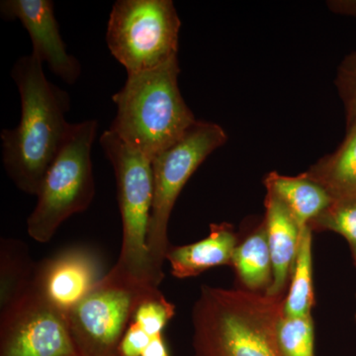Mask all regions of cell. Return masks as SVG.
Returning <instances> with one entry per match:
<instances>
[{
	"mask_svg": "<svg viewBox=\"0 0 356 356\" xmlns=\"http://www.w3.org/2000/svg\"><path fill=\"white\" fill-rule=\"evenodd\" d=\"M96 120L72 124L64 144L40 185L37 204L27 219L33 240L48 243L60 225L83 213L95 194L91 149L97 133Z\"/></svg>",
	"mask_w": 356,
	"mask_h": 356,
	"instance_id": "5",
	"label": "cell"
},
{
	"mask_svg": "<svg viewBox=\"0 0 356 356\" xmlns=\"http://www.w3.org/2000/svg\"><path fill=\"white\" fill-rule=\"evenodd\" d=\"M100 144L113 168L123 229L120 255L106 276L138 287H158L147 250L154 200L152 161L110 130L102 134Z\"/></svg>",
	"mask_w": 356,
	"mask_h": 356,
	"instance_id": "4",
	"label": "cell"
},
{
	"mask_svg": "<svg viewBox=\"0 0 356 356\" xmlns=\"http://www.w3.org/2000/svg\"><path fill=\"white\" fill-rule=\"evenodd\" d=\"M355 266H356V262H355ZM355 320H356V312H355Z\"/></svg>",
	"mask_w": 356,
	"mask_h": 356,
	"instance_id": "24",
	"label": "cell"
},
{
	"mask_svg": "<svg viewBox=\"0 0 356 356\" xmlns=\"http://www.w3.org/2000/svg\"><path fill=\"white\" fill-rule=\"evenodd\" d=\"M309 227L312 231H332L343 236L356 262V200L334 201Z\"/></svg>",
	"mask_w": 356,
	"mask_h": 356,
	"instance_id": "20",
	"label": "cell"
},
{
	"mask_svg": "<svg viewBox=\"0 0 356 356\" xmlns=\"http://www.w3.org/2000/svg\"><path fill=\"white\" fill-rule=\"evenodd\" d=\"M181 22L172 0H118L106 43L128 74L156 69L177 57Z\"/></svg>",
	"mask_w": 356,
	"mask_h": 356,
	"instance_id": "7",
	"label": "cell"
},
{
	"mask_svg": "<svg viewBox=\"0 0 356 356\" xmlns=\"http://www.w3.org/2000/svg\"><path fill=\"white\" fill-rule=\"evenodd\" d=\"M11 76L20 95L21 116L17 127L0 133L2 163L21 191L37 195L72 126L65 120L70 96L48 81L43 64L32 54L16 60Z\"/></svg>",
	"mask_w": 356,
	"mask_h": 356,
	"instance_id": "1",
	"label": "cell"
},
{
	"mask_svg": "<svg viewBox=\"0 0 356 356\" xmlns=\"http://www.w3.org/2000/svg\"><path fill=\"white\" fill-rule=\"evenodd\" d=\"M37 264L32 261L24 243L2 238L0 248V310L29 291Z\"/></svg>",
	"mask_w": 356,
	"mask_h": 356,
	"instance_id": "16",
	"label": "cell"
},
{
	"mask_svg": "<svg viewBox=\"0 0 356 356\" xmlns=\"http://www.w3.org/2000/svg\"><path fill=\"white\" fill-rule=\"evenodd\" d=\"M322 185L332 200H356V118L337 151L324 156L304 172Z\"/></svg>",
	"mask_w": 356,
	"mask_h": 356,
	"instance_id": "15",
	"label": "cell"
},
{
	"mask_svg": "<svg viewBox=\"0 0 356 356\" xmlns=\"http://www.w3.org/2000/svg\"><path fill=\"white\" fill-rule=\"evenodd\" d=\"M277 343L282 356H315V330L312 315H283L277 325Z\"/></svg>",
	"mask_w": 356,
	"mask_h": 356,
	"instance_id": "19",
	"label": "cell"
},
{
	"mask_svg": "<svg viewBox=\"0 0 356 356\" xmlns=\"http://www.w3.org/2000/svg\"><path fill=\"white\" fill-rule=\"evenodd\" d=\"M238 238L227 222L212 224L209 235L203 240L182 247H170L165 259L177 278H188L222 266H232Z\"/></svg>",
	"mask_w": 356,
	"mask_h": 356,
	"instance_id": "13",
	"label": "cell"
},
{
	"mask_svg": "<svg viewBox=\"0 0 356 356\" xmlns=\"http://www.w3.org/2000/svg\"><path fill=\"white\" fill-rule=\"evenodd\" d=\"M266 224L267 241L273 261V283L266 290L268 296H281L286 288L296 261L302 229L290 211L271 192L266 191Z\"/></svg>",
	"mask_w": 356,
	"mask_h": 356,
	"instance_id": "12",
	"label": "cell"
},
{
	"mask_svg": "<svg viewBox=\"0 0 356 356\" xmlns=\"http://www.w3.org/2000/svg\"><path fill=\"white\" fill-rule=\"evenodd\" d=\"M337 86L346 109V122L350 124L356 118V51L341 63Z\"/></svg>",
	"mask_w": 356,
	"mask_h": 356,
	"instance_id": "21",
	"label": "cell"
},
{
	"mask_svg": "<svg viewBox=\"0 0 356 356\" xmlns=\"http://www.w3.org/2000/svg\"><path fill=\"white\" fill-rule=\"evenodd\" d=\"M313 231L310 227L302 229L298 252L293 267L291 285L284 299L283 315L303 317L311 315L315 303L313 288V261H312Z\"/></svg>",
	"mask_w": 356,
	"mask_h": 356,
	"instance_id": "18",
	"label": "cell"
},
{
	"mask_svg": "<svg viewBox=\"0 0 356 356\" xmlns=\"http://www.w3.org/2000/svg\"><path fill=\"white\" fill-rule=\"evenodd\" d=\"M179 74L177 57L156 69L128 74L112 97L117 112L109 130L151 161L197 121L180 92Z\"/></svg>",
	"mask_w": 356,
	"mask_h": 356,
	"instance_id": "3",
	"label": "cell"
},
{
	"mask_svg": "<svg viewBox=\"0 0 356 356\" xmlns=\"http://www.w3.org/2000/svg\"><path fill=\"white\" fill-rule=\"evenodd\" d=\"M153 339L142 327L130 321L119 346V353L120 356H143Z\"/></svg>",
	"mask_w": 356,
	"mask_h": 356,
	"instance_id": "22",
	"label": "cell"
},
{
	"mask_svg": "<svg viewBox=\"0 0 356 356\" xmlns=\"http://www.w3.org/2000/svg\"><path fill=\"white\" fill-rule=\"evenodd\" d=\"M143 356H170L163 334H159L152 339Z\"/></svg>",
	"mask_w": 356,
	"mask_h": 356,
	"instance_id": "23",
	"label": "cell"
},
{
	"mask_svg": "<svg viewBox=\"0 0 356 356\" xmlns=\"http://www.w3.org/2000/svg\"><path fill=\"white\" fill-rule=\"evenodd\" d=\"M0 356H79L67 316L30 288L0 310Z\"/></svg>",
	"mask_w": 356,
	"mask_h": 356,
	"instance_id": "9",
	"label": "cell"
},
{
	"mask_svg": "<svg viewBox=\"0 0 356 356\" xmlns=\"http://www.w3.org/2000/svg\"><path fill=\"white\" fill-rule=\"evenodd\" d=\"M104 276L95 252L74 247L37 264L31 288L67 316Z\"/></svg>",
	"mask_w": 356,
	"mask_h": 356,
	"instance_id": "10",
	"label": "cell"
},
{
	"mask_svg": "<svg viewBox=\"0 0 356 356\" xmlns=\"http://www.w3.org/2000/svg\"><path fill=\"white\" fill-rule=\"evenodd\" d=\"M228 140L224 129L216 123L196 121L177 144L152 161L154 200L147 234V250L154 284L165 278L163 266L170 245L168 228L173 206L189 178L213 152Z\"/></svg>",
	"mask_w": 356,
	"mask_h": 356,
	"instance_id": "6",
	"label": "cell"
},
{
	"mask_svg": "<svg viewBox=\"0 0 356 356\" xmlns=\"http://www.w3.org/2000/svg\"><path fill=\"white\" fill-rule=\"evenodd\" d=\"M151 288L119 282L105 275L67 315L77 355L120 356L119 346L134 310Z\"/></svg>",
	"mask_w": 356,
	"mask_h": 356,
	"instance_id": "8",
	"label": "cell"
},
{
	"mask_svg": "<svg viewBox=\"0 0 356 356\" xmlns=\"http://www.w3.org/2000/svg\"><path fill=\"white\" fill-rule=\"evenodd\" d=\"M266 191L274 194L286 206L301 229L320 216L332 202V198L322 185L302 173L287 177L273 172L264 179Z\"/></svg>",
	"mask_w": 356,
	"mask_h": 356,
	"instance_id": "14",
	"label": "cell"
},
{
	"mask_svg": "<svg viewBox=\"0 0 356 356\" xmlns=\"http://www.w3.org/2000/svg\"><path fill=\"white\" fill-rule=\"evenodd\" d=\"M283 307L282 296L202 286L192 313L194 356H282Z\"/></svg>",
	"mask_w": 356,
	"mask_h": 356,
	"instance_id": "2",
	"label": "cell"
},
{
	"mask_svg": "<svg viewBox=\"0 0 356 356\" xmlns=\"http://www.w3.org/2000/svg\"><path fill=\"white\" fill-rule=\"evenodd\" d=\"M0 13L6 20H19L31 38L32 55L60 77L74 84L81 76L79 60L67 51L51 0H2Z\"/></svg>",
	"mask_w": 356,
	"mask_h": 356,
	"instance_id": "11",
	"label": "cell"
},
{
	"mask_svg": "<svg viewBox=\"0 0 356 356\" xmlns=\"http://www.w3.org/2000/svg\"><path fill=\"white\" fill-rule=\"evenodd\" d=\"M232 266L250 291L259 292L270 286L273 278V261L264 221L254 233L236 245Z\"/></svg>",
	"mask_w": 356,
	"mask_h": 356,
	"instance_id": "17",
	"label": "cell"
}]
</instances>
